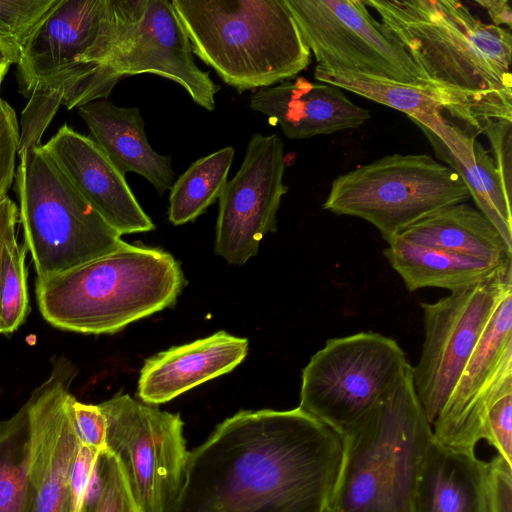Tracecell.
<instances>
[{
  "instance_id": "obj_18",
  "label": "cell",
  "mask_w": 512,
  "mask_h": 512,
  "mask_svg": "<svg viewBox=\"0 0 512 512\" xmlns=\"http://www.w3.org/2000/svg\"><path fill=\"white\" fill-rule=\"evenodd\" d=\"M251 109L266 115L290 139H306L356 129L370 112L352 102L334 85L304 77L260 88L250 98Z\"/></svg>"
},
{
  "instance_id": "obj_11",
  "label": "cell",
  "mask_w": 512,
  "mask_h": 512,
  "mask_svg": "<svg viewBox=\"0 0 512 512\" xmlns=\"http://www.w3.org/2000/svg\"><path fill=\"white\" fill-rule=\"evenodd\" d=\"M509 290L512 262L477 285L450 292L434 303H419L424 341L418 364L412 366V376L416 395L431 426Z\"/></svg>"
},
{
  "instance_id": "obj_21",
  "label": "cell",
  "mask_w": 512,
  "mask_h": 512,
  "mask_svg": "<svg viewBox=\"0 0 512 512\" xmlns=\"http://www.w3.org/2000/svg\"><path fill=\"white\" fill-rule=\"evenodd\" d=\"M314 78L405 113L415 124L425 127L447 118L483 133L487 121L469 100L437 85L404 84L317 65Z\"/></svg>"
},
{
  "instance_id": "obj_28",
  "label": "cell",
  "mask_w": 512,
  "mask_h": 512,
  "mask_svg": "<svg viewBox=\"0 0 512 512\" xmlns=\"http://www.w3.org/2000/svg\"><path fill=\"white\" fill-rule=\"evenodd\" d=\"M27 247L18 243L11 250L4 271L1 289V334H12L25 321L29 312L27 271L25 256Z\"/></svg>"
},
{
  "instance_id": "obj_25",
  "label": "cell",
  "mask_w": 512,
  "mask_h": 512,
  "mask_svg": "<svg viewBox=\"0 0 512 512\" xmlns=\"http://www.w3.org/2000/svg\"><path fill=\"white\" fill-rule=\"evenodd\" d=\"M383 254L400 275L408 291L427 287L450 292L469 288L490 278L505 264L417 245L396 236Z\"/></svg>"
},
{
  "instance_id": "obj_2",
  "label": "cell",
  "mask_w": 512,
  "mask_h": 512,
  "mask_svg": "<svg viewBox=\"0 0 512 512\" xmlns=\"http://www.w3.org/2000/svg\"><path fill=\"white\" fill-rule=\"evenodd\" d=\"M434 84L512 120V36L457 0H365Z\"/></svg>"
},
{
  "instance_id": "obj_5",
  "label": "cell",
  "mask_w": 512,
  "mask_h": 512,
  "mask_svg": "<svg viewBox=\"0 0 512 512\" xmlns=\"http://www.w3.org/2000/svg\"><path fill=\"white\" fill-rule=\"evenodd\" d=\"M433 437L410 364L384 399L342 440L336 512H413L415 488Z\"/></svg>"
},
{
  "instance_id": "obj_35",
  "label": "cell",
  "mask_w": 512,
  "mask_h": 512,
  "mask_svg": "<svg viewBox=\"0 0 512 512\" xmlns=\"http://www.w3.org/2000/svg\"><path fill=\"white\" fill-rule=\"evenodd\" d=\"M489 512H512V465L500 455L488 462Z\"/></svg>"
},
{
  "instance_id": "obj_40",
  "label": "cell",
  "mask_w": 512,
  "mask_h": 512,
  "mask_svg": "<svg viewBox=\"0 0 512 512\" xmlns=\"http://www.w3.org/2000/svg\"><path fill=\"white\" fill-rule=\"evenodd\" d=\"M0 391H1V389H0Z\"/></svg>"
},
{
  "instance_id": "obj_17",
  "label": "cell",
  "mask_w": 512,
  "mask_h": 512,
  "mask_svg": "<svg viewBox=\"0 0 512 512\" xmlns=\"http://www.w3.org/2000/svg\"><path fill=\"white\" fill-rule=\"evenodd\" d=\"M42 147L74 188L121 235L155 228L125 176L92 138L65 124Z\"/></svg>"
},
{
  "instance_id": "obj_6",
  "label": "cell",
  "mask_w": 512,
  "mask_h": 512,
  "mask_svg": "<svg viewBox=\"0 0 512 512\" xmlns=\"http://www.w3.org/2000/svg\"><path fill=\"white\" fill-rule=\"evenodd\" d=\"M192 52L242 93L296 77L311 52L284 0H172Z\"/></svg>"
},
{
  "instance_id": "obj_27",
  "label": "cell",
  "mask_w": 512,
  "mask_h": 512,
  "mask_svg": "<svg viewBox=\"0 0 512 512\" xmlns=\"http://www.w3.org/2000/svg\"><path fill=\"white\" fill-rule=\"evenodd\" d=\"M30 422L26 404L0 422V512H31Z\"/></svg>"
},
{
  "instance_id": "obj_24",
  "label": "cell",
  "mask_w": 512,
  "mask_h": 512,
  "mask_svg": "<svg viewBox=\"0 0 512 512\" xmlns=\"http://www.w3.org/2000/svg\"><path fill=\"white\" fill-rule=\"evenodd\" d=\"M398 237L417 245L497 264L512 261V250L497 229L466 202L436 212L408 227Z\"/></svg>"
},
{
  "instance_id": "obj_4",
  "label": "cell",
  "mask_w": 512,
  "mask_h": 512,
  "mask_svg": "<svg viewBox=\"0 0 512 512\" xmlns=\"http://www.w3.org/2000/svg\"><path fill=\"white\" fill-rule=\"evenodd\" d=\"M145 6L146 0H57L21 47L19 91L68 109L98 100L104 69Z\"/></svg>"
},
{
  "instance_id": "obj_1",
  "label": "cell",
  "mask_w": 512,
  "mask_h": 512,
  "mask_svg": "<svg viewBox=\"0 0 512 512\" xmlns=\"http://www.w3.org/2000/svg\"><path fill=\"white\" fill-rule=\"evenodd\" d=\"M341 437L302 410H242L189 453L172 512H327Z\"/></svg>"
},
{
  "instance_id": "obj_32",
  "label": "cell",
  "mask_w": 512,
  "mask_h": 512,
  "mask_svg": "<svg viewBox=\"0 0 512 512\" xmlns=\"http://www.w3.org/2000/svg\"><path fill=\"white\" fill-rule=\"evenodd\" d=\"M20 133L14 109L0 97V201L4 199L15 176Z\"/></svg>"
},
{
  "instance_id": "obj_31",
  "label": "cell",
  "mask_w": 512,
  "mask_h": 512,
  "mask_svg": "<svg viewBox=\"0 0 512 512\" xmlns=\"http://www.w3.org/2000/svg\"><path fill=\"white\" fill-rule=\"evenodd\" d=\"M69 410L81 444L103 454L107 448V422L99 405L86 404L71 394Z\"/></svg>"
},
{
  "instance_id": "obj_36",
  "label": "cell",
  "mask_w": 512,
  "mask_h": 512,
  "mask_svg": "<svg viewBox=\"0 0 512 512\" xmlns=\"http://www.w3.org/2000/svg\"><path fill=\"white\" fill-rule=\"evenodd\" d=\"M19 210L16 204L6 196L0 201V317H1V289L8 256L17 244L16 223ZM1 334V325H0Z\"/></svg>"
},
{
  "instance_id": "obj_8",
  "label": "cell",
  "mask_w": 512,
  "mask_h": 512,
  "mask_svg": "<svg viewBox=\"0 0 512 512\" xmlns=\"http://www.w3.org/2000/svg\"><path fill=\"white\" fill-rule=\"evenodd\" d=\"M469 199L467 187L447 165L427 154L395 153L336 177L323 209L371 223L388 242Z\"/></svg>"
},
{
  "instance_id": "obj_39",
  "label": "cell",
  "mask_w": 512,
  "mask_h": 512,
  "mask_svg": "<svg viewBox=\"0 0 512 512\" xmlns=\"http://www.w3.org/2000/svg\"><path fill=\"white\" fill-rule=\"evenodd\" d=\"M327 512H336V511H334L333 509H330V510H328Z\"/></svg>"
},
{
  "instance_id": "obj_23",
  "label": "cell",
  "mask_w": 512,
  "mask_h": 512,
  "mask_svg": "<svg viewBox=\"0 0 512 512\" xmlns=\"http://www.w3.org/2000/svg\"><path fill=\"white\" fill-rule=\"evenodd\" d=\"M487 474L488 462L432 437L418 476L413 512H489Z\"/></svg>"
},
{
  "instance_id": "obj_22",
  "label": "cell",
  "mask_w": 512,
  "mask_h": 512,
  "mask_svg": "<svg viewBox=\"0 0 512 512\" xmlns=\"http://www.w3.org/2000/svg\"><path fill=\"white\" fill-rule=\"evenodd\" d=\"M78 114L121 174H140L160 195L172 187L175 173L171 156L152 149L138 107H118L107 99H98L79 106Z\"/></svg>"
},
{
  "instance_id": "obj_37",
  "label": "cell",
  "mask_w": 512,
  "mask_h": 512,
  "mask_svg": "<svg viewBox=\"0 0 512 512\" xmlns=\"http://www.w3.org/2000/svg\"><path fill=\"white\" fill-rule=\"evenodd\" d=\"M475 3L487 10L493 25L504 24L511 29L512 10L507 0H475Z\"/></svg>"
},
{
  "instance_id": "obj_30",
  "label": "cell",
  "mask_w": 512,
  "mask_h": 512,
  "mask_svg": "<svg viewBox=\"0 0 512 512\" xmlns=\"http://www.w3.org/2000/svg\"><path fill=\"white\" fill-rule=\"evenodd\" d=\"M56 2L0 0V42L20 53L27 38Z\"/></svg>"
},
{
  "instance_id": "obj_10",
  "label": "cell",
  "mask_w": 512,
  "mask_h": 512,
  "mask_svg": "<svg viewBox=\"0 0 512 512\" xmlns=\"http://www.w3.org/2000/svg\"><path fill=\"white\" fill-rule=\"evenodd\" d=\"M107 422V448L120 461L142 512H172L190 451L179 414L128 394L98 404Z\"/></svg>"
},
{
  "instance_id": "obj_15",
  "label": "cell",
  "mask_w": 512,
  "mask_h": 512,
  "mask_svg": "<svg viewBox=\"0 0 512 512\" xmlns=\"http://www.w3.org/2000/svg\"><path fill=\"white\" fill-rule=\"evenodd\" d=\"M77 369L66 357L26 401L30 422L31 512H85L73 495L72 474L81 445L69 410Z\"/></svg>"
},
{
  "instance_id": "obj_12",
  "label": "cell",
  "mask_w": 512,
  "mask_h": 512,
  "mask_svg": "<svg viewBox=\"0 0 512 512\" xmlns=\"http://www.w3.org/2000/svg\"><path fill=\"white\" fill-rule=\"evenodd\" d=\"M284 1L317 66L404 84L436 85L373 18L365 0Z\"/></svg>"
},
{
  "instance_id": "obj_33",
  "label": "cell",
  "mask_w": 512,
  "mask_h": 512,
  "mask_svg": "<svg viewBox=\"0 0 512 512\" xmlns=\"http://www.w3.org/2000/svg\"><path fill=\"white\" fill-rule=\"evenodd\" d=\"M483 133L490 145L502 186L506 195L512 193V120L489 119L485 122Z\"/></svg>"
},
{
  "instance_id": "obj_9",
  "label": "cell",
  "mask_w": 512,
  "mask_h": 512,
  "mask_svg": "<svg viewBox=\"0 0 512 512\" xmlns=\"http://www.w3.org/2000/svg\"><path fill=\"white\" fill-rule=\"evenodd\" d=\"M410 365L400 345L377 332L328 339L302 371L299 407L346 435Z\"/></svg>"
},
{
  "instance_id": "obj_34",
  "label": "cell",
  "mask_w": 512,
  "mask_h": 512,
  "mask_svg": "<svg viewBox=\"0 0 512 512\" xmlns=\"http://www.w3.org/2000/svg\"><path fill=\"white\" fill-rule=\"evenodd\" d=\"M483 440L512 465V392L502 396L491 408L485 423Z\"/></svg>"
},
{
  "instance_id": "obj_26",
  "label": "cell",
  "mask_w": 512,
  "mask_h": 512,
  "mask_svg": "<svg viewBox=\"0 0 512 512\" xmlns=\"http://www.w3.org/2000/svg\"><path fill=\"white\" fill-rule=\"evenodd\" d=\"M235 150L224 147L193 162L170 188L168 218L174 225L195 220L219 199Z\"/></svg>"
},
{
  "instance_id": "obj_20",
  "label": "cell",
  "mask_w": 512,
  "mask_h": 512,
  "mask_svg": "<svg viewBox=\"0 0 512 512\" xmlns=\"http://www.w3.org/2000/svg\"><path fill=\"white\" fill-rule=\"evenodd\" d=\"M416 125L427 137L435 156L458 174L477 209L512 250L511 198L504 191L491 153L477 141L480 133L447 118L426 127Z\"/></svg>"
},
{
  "instance_id": "obj_14",
  "label": "cell",
  "mask_w": 512,
  "mask_h": 512,
  "mask_svg": "<svg viewBox=\"0 0 512 512\" xmlns=\"http://www.w3.org/2000/svg\"><path fill=\"white\" fill-rule=\"evenodd\" d=\"M512 392V290L501 299L448 400L432 424L434 439L466 454L483 440L494 404Z\"/></svg>"
},
{
  "instance_id": "obj_3",
  "label": "cell",
  "mask_w": 512,
  "mask_h": 512,
  "mask_svg": "<svg viewBox=\"0 0 512 512\" xmlns=\"http://www.w3.org/2000/svg\"><path fill=\"white\" fill-rule=\"evenodd\" d=\"M185 284L168 252L124 243L67 271L36 279V298L52 326L82 334H113L173 306Z\"/></svg>"
},
{
  "instance_id": "obj_19",
  "label": "cell",
  "mask_w": 512,
  "mask_h": 512,
  "mask_svg": "<svg viewBox=\"0 0 512 512\" xmlns=\"http://www.w3.org/2000/svg\"><path fill=\"white\" fill-rule=\"evenodd\" d=\"M247 352L246 338L225 331L172 347L145 361L138 381V396L149 405L166 403L232 371Z\"/></svg>"
},
{
  "instance_id": "obj_38",
  "label": "cell",
  "mask_w": 512,
  "mask_h": 512,
  "mask_svg": "<svg viewBox=\"0 0 512 512\" xmlns=\"http://www.w3.org/2000/svg\"><path fill=\"white\" fill-rule=\"evenodd\" d=\"M19 58V51L0 42V87L10 66L17 65Z\"/></svg>"
},
{
  "instance_id": "obj_13",
  "label": "cell",
  "mask_w": 512,
  "mask_h": 512,
  "mask_svg": "<svg viewBox=\"0 0 512 512\" xmlns=\"http://www.w3.org/2000/svg\"><path fill=\"white\" fill-rule=\"evenodd\" d=\"M284 172L282 140L276 134H254L238 172L218 199L215 253L228 263H246L263 237L277 230V212L288 192Z\"/></svg>"
},
{
  "instance_id": "obj_29",
  "label": "cell",
  "mask_w": 512,
  "mask_h": 512,
  "mask_svg": "<svg viewBox=\"0 0 512 512\" xmlns=\"http://www.w3.org/2000/svg\"><path fill=\"white\" fill-rule=\"evenodd\" d=\"M98 473L99 491L87 512H142L120 461L109 450L100 456Z\"/></svg>"
},
{
  "instance_id": "obj_16",
  "label": "cell",
  "mask_w": 512,
  "mask_h": 512,
  "mask_svg": "<svg viewBox=\"0 0 512 512\" xmlns=\"http://www.w3.org/2000/svg\"><path fill=\"white\" fill-rule=\"evenodd\" d=\"M145 73L176 82L196 104L215 109L220 87L196 65L189 38L169 0H146L137 26L103 71L99 99H106L122 78Z\"/></svg>"
},
{
  "instance_id": "obj_7",
  "label": "cell",
  "mask_w": 512,
  "mask_h": 512,
  "mask_svg": "<svg viewBox=\"0 0 512 512\" xmlns=\"http://www.w3.org/2000/svg\"><path fill=\"white\" fill-rule=\"evenodd\" d=\"M18 154L19 217L37 278L75 268L125 243L74 188L42 145Z\"/></svg>"
}]
</instances>
